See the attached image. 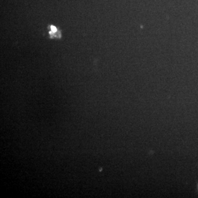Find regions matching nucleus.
<instances>
[{
    "label": "nucleus",
    "mask_w": 198,
    "mask_h": 198,
    "mask_svg": "<svg viewBox=\"0 0 198 198\" xmlns=\"http://www.w3.org/2000/svg\"><path fill=\"white\" fill-rule=\"evenodd\" d=\"M50 27H51V31L53 33H55L57 32V28H56L55 26H51Z\"/></svg>",
    "instance_id": "f257e3e1"
}]
</instances>
